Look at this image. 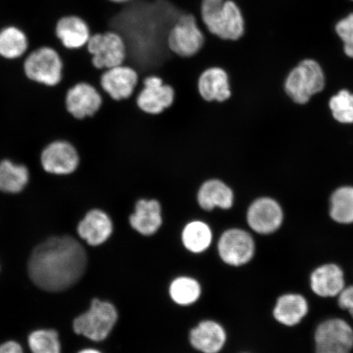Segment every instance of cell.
I'll return each mask as SVG.
<instances>
[{"label":"cell","instance_id":"cell-1","mask_svg":"<svg viewBox=\"0 0 353 353\" xmlns=\"http://www.w3.org/2000/svg\"><path fill=\"white\" fill-rule=\"evenodd\" d=\"M87 254L70 236H54L35 247L28 261L33 283L48 292H60L77 284L85 274Z\"/></svg>","mask_w":353,"mask_h":353},{"label":"cell","instance_id":"cell-2","mask_svg":"<svg viewBox=\"0 0 353 353\" xmlns=\"http://www.w3.org/2000/svg\"><path fill=\"white\" fill-rule=\"evenodd\" d=\"M21 70L28 81L46 88L60 86L65 77L63 57L50 46L30 50L22 59Z\"/></svg>","mask_w":353,"mask_h":353},{"label":"cell","instance_id":"cell-3","mask_svg":"<svg viewBox=\"0 0 353 353\" xmlns=\"http://www.w3.org/2000/svg\"><path fill=\"white\" fill-rule=\"evenodd\" d=\"M201 12L203 23L215 37L235 41L244 35V16L232 0H202Z\"/></svg>","mask_w":353,"mask_h":353},{"label":"cell","instance_id":"cell-4","mask_svg":"<svg viewBox=\"0 0 353 353\" xmlns=\"http://www.w3.org/2000/svg\"><path fill=\"white\" fill-rule=\"evenodd\" d=\"M39 165L44 174L65 178L77 173L81 165V154L77 145L65 139H55L43 145Z\"/></svg>","mask_w":353,"mask_h":353},{"label":"cell","instance_id":"cell-5","mask_svg":"<svg viewBox=\"0 0 353 353\" xmlns=\"http://www.w3.org/2000/svg\"><path fill=\"white\" fill-rule=\"evenodd\" d=\"M118 317L117 309L112 303L95 299L88 310L74 320V332L92 341H103L112 333Z\"/></svg>","mask_w":353,"mask_h":353},{"label":"cell","instance_id":"cell-6","mask_svg":"<svg viewBox=\"0 0 353 353\" xmlns=\"http://www.w3.org/2000/svg\"><path fill=\"white\" fill-rule=\"evenodd\" d=\"M353 325L341 316L321 321L313 331V353H352Z\"/></svg>","mask_w":353,"mask_h":353},{"label":"cell","instance_id":"cell-7","mask_svg":"<svg viewBox=\"0 0 353 353\" xmlns=\"http://www.w3.org/2000/svg\"><path fill=\"white\" fill-rule=\"evenodd\" d=\"M85 50L92 68L99 72L125 64L127 59L125 42L114 30L92 33Z\"/></svg>","mask_w":353,"mask_h":353},{"label":"cell","instance_id":"cell-8","mask_svg":"<svg viewBox=\"0 0 353 353\" xmlns=\"http://www.w3.org/2000/svg\"><path fill=\"white\" fill-rule=\"evenodd\" d=\"M325 85L321 65L314 60L306 59L291 70L285 79V90L295 103L305 104L313 95L323 90Z\"/></svg>","mask_w":353,"mask_h":353},{"label":"cell","instance_id":"cell-9","mask_svg":"<svg viewBox=\"0 0 353 353\" xmlns=\"http://www.w3.org/2000/svg\"><path fill=\"white\" fill-rule=\"evenodd\" d=\"M205 41V34L199 26L196 17L191 13L181 16L168 35L170 50L183 59L196 56L202 50Z\"/></svg>","mask_w":353,"mask_h":353},{"label":"cell","instance_id":"cell-10","mask_svg":"<svg viewBox=\"0 0 353 353\" xmlns=\"http://www.w3.org/2000/svg\"><path fill=\"white\" fill-rule=\"evenodd\" d=\"M66 113L81 121L98 114L103 105V97L92 83L82 81L70 85L63 99Z\"/></svg>","mask_w":353,"mask_h":353},{"label":"cell","instance_id":"cell-11","mask_svg":"<svg viewBox=\"0 0 353 353\" xmlns=\"http://www.w3.org/2000/svg\"><path fill=\"white\" fill-rule=\"evenodd\" d=\"M218 252L222 261L229 266H245L255 257L256 242L253 236L244 229H228L219 238Z\"/></svg>","mask_w":353,"mask_h":353},{"label":"cell","instance_id":"cell-12","mask_svg":"<svg viewBox=\"0 0 353 353\" xmlns=\"http://www.w3.org/2000/svg\"><path fill=\"white\" fill-rule=\"evenodd\" d=\"M285 214L281 205L271 197L256 199L246 212V222L254 232L274 235L283 226Z\"/></svg>","mask_w":353,"mask_h":353},{"label":"cell","instance_id":"cell-13","mask_svg":"<svg viewBox=\"0 0 353 353\" xmlns=\"http://www.w3.org/2000/svg\"><path fill=\"white\" fill-rule=\"evenodd\" d=\"M347 285L346 272L336 262L320 263L309 273L308 288L321 299H336Z\"/></svg>","mask_w":353,"mask_h":353},{"label":"cell","instance_id":"cell-14","mask_svg":"<svg viewBox=\"0 0 353 353\" xmlns=\"http://www.w3.org/2000/svg\"><path fill=\"white\" fill-rule=\"evenodd\" d=\"M143 83V88L136 99L139 110L150 116H159L172 107L175 101V90L162 77L150 74Z\"/></svg>","mask_w":353,"mask_h":353},{"label":"cell","instance_id":"cell-15","mask_svg":"<svg viewBox=\"0 0 353 353\" xmlns=\"http://www.w3.org/2000/svg\"><path fill=\"white\" fill-rule=\"evenodd\" d=\"M310 303L306 295L297 291H287L276 298L272 316L285 328H295L302 324L310 313Z\"/></svg>","mask_w":353,"mask_h":353},{"label":"cell","instance_id":"cell-16","mask_svg":"<svg viewBox=\"0 0 353 353\" xmlns=\"http://www.w3.org/2000/svg\"><path fill=\"white\" fill-rule=\"evenodd\" d=\"M139 81L138 70L127 64L103 70L99 77L101 90L116 101L130 99Z\"/></svg>","mask_w":353,"mask_h":353},{"label":"cell","instance_id":"cell-17","mask_svg":"<svg viewBox=\"0 0 353 353\" xmlns=\"http://www.w3.org/2000/svg\"><path fill=\"white\" fill-rule=\"evenodd\" d=\"M92 34L90 22L83 15H64L57 19L54 26L55 37L68 51L85 50Z\"/></svg>","mask_w":353,"mask_h":353},{"label":"cell","instance_id":"cell-18","mask_svg":"<svg viewBox=\"0 0 353 353\" xmlns=\"http://www.w3.org/2000/svg\"><path fill=\"white\" fill-rule=\"evenodd\" d=\"M197 90L207 103H223L231 99L230 77L222 66L212 65L202 70L197 78Z\"/></svg>","mask_w":353,"mask_h":353},{"label":"cell","instance_id":"cell-19","mask_svg":"<svg viewBox=\"0 0 353 353\" xmlns=\"http://www.w3.org/2000/svg\"><path fill=\"white\" fill-rule=\"evenodd\" d=\"M114 230L110 215L103 210H88L77 225V234L88 245L99 246L107 242Z\"/></svg>","mask_w":353,"mask_h":353},{"label":"cell","instance_id":"cell-20","mask_svg":"<svg viewBox=\"0 0 353 353\" xmlns=\"http://www.w3.org/2000/svg\"><path fill=\"white\" fill-rule=\"evenodd\" d=\"M130 226L141 235L150 236L162 226V206L156 199H139L135 203L134 213L129 219Z\"/></svg>","mask_w":353,"mask_h":353},{"label":"cell","instance_id":"cell-21","mask_svg":"<svg viewBox=\"0 0 353 353\" xmlns=\"http://www.w3.org/2000/svg\"><path fill=\"white\" fill-rule=\"evenodd\" d=\"M32 182V172L24 163L11 158L0 159V193L20 195Z\"/></svg>","mask_w":353,"mask_h":353},{"label":"cell","instance_id":"cell-22","mask_svg":"<svg viewBox=\"0 0 353 353\" xmlns=\"http://www.w3.org/2000/svg\"><path fill=\"white\" fill-rule=\"evenodd\" d=\"M199 206L203 210L212 211L215 208L230 210L235 201V194L229 185L219 179H210L203 182L196 194Z\"/></svg>","mask_w":353,"mask_h":353},{"label":"cell","instance_id":"cell-23","mask_svg":"<svg viewBox=\"0 0 353 353\" xmlns=\"http://www.w3.org/2000/svg\"><path fill=\"white\" fill-rule=\"evenodd\" d=\"M190 343L201 353H219L227 342V333L217 321L205 320L190 331Z\"/></svg>","mask_w":353,"mask_h":353},{"label":"cell","instance_id":"cell-24","mask_svg":"<svg viewBox=\"0 0 353 353\" xmlns=\"http://www.w3.org/2000/svg\"><path fill=\"white\" fill-rule=\"evenodd\" d=\"M30 51V39L24 30L15 25L0 29V59L14 61L23 59Z\"/></svg>","mask_w":353,"mask_h":353},{"label":"cell","instance_id":"cell-25","mask_svg":"<svg viewBox=\"0 0 353 353\" xmlns=\"http://www.w3.org/2000/svg\"><path fill=\"white\" fill-rule=\"evenodd\" d=\"M181 238L189 252L201 254L210 248L213 241V232L204 221L193 220L185 225Z\"/></svg>","mask_w":353,"mask_h":353},{"label":"cell","instance_id":"cell-26","mask_svg":"<svg viewBox=\"0 0 353 353\" xmlns=\"http://www.w3.org/2000/svg\"><path fill=\"white\" fill-rule=\"evenodd\" d=\"M329 215L335 223L343 226L353 224V187H342L332 194Z\"/></svg>","mask_w":353,"mask_h":353},{"label":"cell","instance_id":"cell-27","mask_svg":"<svg viewBox=\"0 0 353 353\" xmlns=\"http://www.w3.org/2000/svg\"><path fill=\"white\" fill-rule=\"evenodd\" d=\"M172 300L179 306H190L201 296V286L198 281L190 276H179L171 282L169 289Z\"/></svg>","mask_w":353,"mask_h":353},{"label":"cell","instance_id":"cell-28","mask_svg":"<svg viewBox=\"0 0 353 353\" xmlns=\"http://www.w3.org/2000/svg\"><path fill=\"white\" fill-rule=\"evenodd\" d=\"M28 344L32 353H61L59 333L54 330H37L30 333Z\"/></svg>","mask_w":353,"mask_h":353},{"label":"cell","instance_id":"cell-29","mask_svg":"<svg viewBox=\"0 0 353 353\" xmlns=\"http://www.w3.org/2000/svg\"><path fill=\"white\" fill-rule=\"evenodd\" d=\"M330 109L335 120L342 123H353V94L341 90L331 98Z\"/></svg>","mask_w":353,"mask_h":353},{"label":"cell","instance_id":"cell-30","mask_svg":"<svg viewBox=\"0 0 353 353\" xmlns=\"http://www.w3.org/2000/svg\"><path fill=\"white\" fill-rule=\"evenodd\" d=\"M335 30L343 43L344 52L353 59V13L339 21Z\"/></svg>","mask_w":353,"mask_h":353},{"label":"cell","instance_id":"cell-31","mask_svg":"<svg viewBox=\"0 0 353 353\" xmlns=\"http://www.w3.org/2000/svg\"><path fill=\"white\" fill-rule=\"evenodd\" d=\"M335 299L337 307L341 310L347 312L353 320V284L347 285Z\"/></svg>","mask_w":353,"mask_h":353},{"label":"cell","instance_id":"cell-32","mask_svg":"<svg viewBox=\"0 0 353 353\" xmlns=\"http://www.w3.org/2000/svg\"><path fill=\"white\" fill-rule=\"evenodd\" d=\"M0 353H24L21 346L15 341H8L0 345Z\"/></svg>","mask_w":353,"mask_h":353},{"label":"cell","instance_id":"cell-33","mask_svg":"<svg viewBox=\"0 0 353 353\" xmlns=\"http://www.w3.org/2000/svg\"><path fill=\"white\" fill-rule=\"evenodd\" d=\"M77 353H103V352H100L98 350H94V348H85V350L79 351Z\"/></svg>","mask_w":353,"mask_h":353},{"label":"cell","instance_id":"cell-34","mask_svg":"<svg viewBox=\"0 0 353 353\" xmlns=\"http://www.w3.org/2000/svg\"><path fill=\"white\" fill-rule=\"evenodd\" d=\"M109 1L114 3H125L131 1V0H109Z\"/></svg>","mask_w":353,"mask_h":353}]
</instances>
